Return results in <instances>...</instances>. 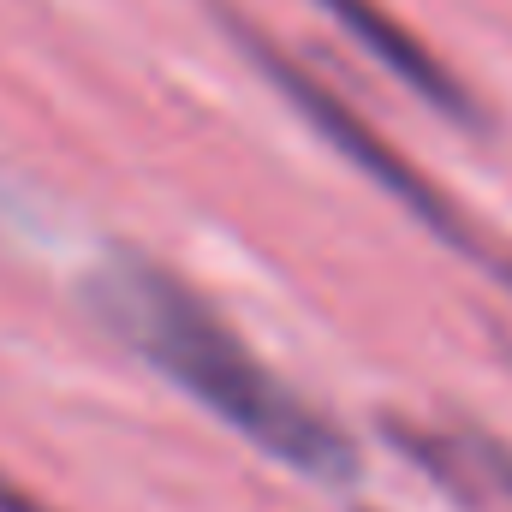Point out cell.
<instances>
[{
  "instance_id": "6da1fadb",
  "label": "cell",
  "mask_w": 512,
  "mask_h": 512,
  "mask_svg": "<svg viewBox=\"0 0 512 512\" xmlns=\"http://www.w3.org/2000/svg\"><path fill=\"white\" fill-rule=\"evenodd\" d=\"M84 310L131 346L149 370L185 387L203 411H215L227 429H239L256 453L274 465L310 477V483H358L364 453L358 441L280 370H268L245 346V334L161 256L114 245L84 274Z\"/></svg>"
},
{
  "instance_id": "7a4b0ae2",
  "label": "cell",
  "mask_w": 512,
  "mask_h": 512,
  "mask_svg": "<svg viewBox=\"0 0 512 512\" xmlns=\"http://www.w3.org/2000/svg\"><path fill=\"white\" fill-rule=\"evenodd\" d=\"M221 24H227V36L245 48V60L251 66H262V78L298 108V120H310V131L334 149V155H346L370 185H382L387 197L417 221V227H429L441 245H453V251H465L471 262H483V268H501V251H489V239L471 227V215L459 209V197L453 191H441L387 131H376L322 72H310L298 54H286L268 30H256L251 18H239L233 6H221Z\"/></svg>"
},
{
  "instance_id": "3957f363",
  "label": "cell",
  "mask_w": 512,
  "mask_h": 512,
  "mask_svg": "<svg viewBox=\"0 0 512 512\" xmlns=\"http://www.w3.org/2000/svg\"><path fill=\"white\" fill-rule=\"evenodd\" d=\"M316 6H322L364 54H376L382 72H393L429 114H441V120H453V126H465V131H489L477 90H471L399 12H387L382 0H316Z\"/></svg>"
},
{
  "instance_id": "277c9868",
  "label": "cell",
  "mask_w": 512,
  "mask_h": 512,
  "mask_svg": "<svg viewBox=\"0 0 512 512\" xmlns=\"http://www.w3.org/2000/svg\"><path fill=\"white\" fill-rule=\"evenodd\" d=\"M459 447H465L471 471H483V477L495 483V495L512 507V441L489 435V429H477V423H459Z\"/></svg>"
},
{
  "instance_id": "5b68a950",
  "label": "cell",
  "mask_w": 512,
  "mask_h": 512,
  "mask_svg": "<svg viewBox=\"0 0 512 512\" xmlns=\"http://www.w3.org/2000/svg\"><path fill=\"white\" fill-rule=\"evenodd\" d=\"M0 512H54L48 501H36L24 483H12V477H0Z\"/></svg>"
},
{
  "instance_id": "8992f818",
  "label": "cell",
  "mask_w": 512,
  "mask_h": 512,
  "mask_svg": "<svg viewBox=\"0 0 512 512\" xmlns=\"http://www.w3.org/2000/svg\"><path fill=\"white\" fill-rule=\"evenodd\" d=\"M495 274H501V280L512 286V256H501V268H495Z\"/></svg>"
}]
</instances>
